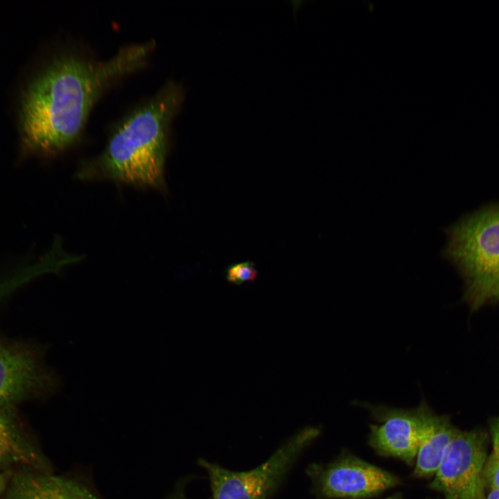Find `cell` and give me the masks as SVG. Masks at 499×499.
<instances>
[{"instance_id":"obj_1","label":"cell","mask_w":499,"mask_h":499,"mask_svg":"<svg viewBox=\"0 0 499 499\" xmlns=\"http://www.w3.org/2000/svg\"><path fill=\"white\" fill-rule=\"evenodd\" d=\"M153 48L152 42L132 44L105 60L73 50L55 56L23 94L19 124L24 145L33 152L55 155L75 144L101 94L143 67Z\"/></svg>"},{"instance_id":"obj_2","label":"cell","mask_w":499,"mask_h":499,"mask_svg":"<svg viewBox=\"0 0 499 499\" xmlns=\"http://www.w3.org/2000/svg\"><path fill=\"white\" fill-rule=\"evenodd\" d=\"M182 100L181 87L166 83L124 118L101 154L81 164L78 179L164 189L168 132Z\"/></svg>"},{"instance_id":"obj_3","label":"cell","mask_w":499,"mask_h":499,"mask_svg":"<svg viewBox=\"0 0 499 499\" xmlns=\"http://www.w3.org/2000/svg\"><path fill=\"white\" fill-rule=\"evenodd\" d=\"M446 234L444 254L464 279L470 309L499 303V204L464 217Z\"/></svg>"},{"instance_id":"obj_4","label":"cell","mask_w":499,"mask_h":499,"mask_svg":"<svg viewBox=\"0 0 499 499\" xmlns=\"http://www.w3.org/2000/svg\"><path fill=\"white\" fill-rule=\"evenodd\" d=\"M319 434L307 427L290 438L266 462L254 469L235 472L200 459L208 473L212 499H268L279 488L300 453Z\"/></svg>"},{"instance_id":"obj_5","label":"cell","mask_w":499,"mask_h":499,"mask_svg":"<svg viewBox=\"0 0 499 499\" xmlns=\"http://www.w3.org/2000/svg\"><path fill=\"white\" fill-rule=\"evenodd\" d=\"M488 437L481 430H459L428 487L445 499H486L482 473Z\"/></svg>"},{"instance_id":"obj_6","label":"cell","mask_w":499,"mask_h":499,"mask_svg":"<svg viewBox=\"0 0 499 499\" xmlns=\"http://www.w3.org/2000/svg\"><path fill=\"white\" fill-rule=\"evenodd\" d=\"M306 473L318 499H365L400 483L397 476L351 453L327 464H313Z\"/></svg>"},{"instance_id":"obj_7","label":"cell","mask_w":499,"mask_h":499,"mask_svg":"<svg viewBox=\"0 0 499 499\" xmlns=\"http://www.w3.org/2000/svg\"><path fill=\"white\" fill-rule=\"evenodd\" d=\"M379 424L369 426L368 442L379 455L415 463L419 447L420 418L416 408L405 410L362 404Z\"/></svg>"},{"instance_id":"obj_8","label":"cell","mask_w":499,"mask_h":499,"mask_svg":"<svg viewBox=\"0 0 499 499\" xmlns=\"http://www.w3.org/2000/svg\"><path fill=\"white\" fill-rule=\"evenodd\" d=\"M57 378L26 350L0 344V408L51 391Z\"/></svg>"},{"instance_id":"obj_9","label":"cell","mask_w":499,"mask_h":499,"mask_svg":"<svg viewBox=\"0 0 499 499\" xmlns=\"http://www.w3.org/2000/svg\"><path fill=\"white\" fill-rule=\"evenodd\" d=\"M420 418L419 447L412 475L434 476L457 431L447 415H437L424 400L417 407Z\"/></svg>"},{"instance_id":"obj_10","label":"cell","mask_w":499,"mask_h":499,"mask_svg":"<svg viewBox=\"0 0 499 499\" xmlns=\"http://www.w3.org/2000/svg\"><path fill=\"white\" fill-rule=\"evenodd\" d=\"M2 499H99L82 484L28 469L10 480Z\"/></svg>"},{"instance_id":"obj_11","label":"cell","mask_w":499,"mask_h":499,"mask_svg":"<svg viewBox=\"0 0 499 499\" xmlns=\"http://www.w3.org/2000/svg\"><path fill=\"white\" fill-rule=\"evenodd\" d=\"M21 464L49 473V464L19 426L12 407L0 408V469Z\"/></svg>"},{"instance_id":"obj_12","label":"cell","mask_w":499,"mask_h":499,"mask_svg":"<svg viewBox=\"0 0 499 499\" xmlns=\"http://www.w3.org/2000/svg\"><path fill=\"white\" fill-rule=\"evenodd\" d=\"M483 482L486 492L499 489V448L493 446L483 469Z\"/></svg>"},{"instance_id":"obj_13","label":"cell","mask_w":499,"mask_h":499,"mask_svg":"<svg viewBox=\"0 0 499 499\" xmlns=\"http://www.w3.org/2000/svg\"><path fill=\"white\" fill-rule=\"evenodd\" d=\"M226 272L229 282L240 285L245 281H253L257 276L258 270L253 263L247 261L231 265Z\"/></svg>"},{"instance_id":"obj_14","label":"cell","mask_w":499,"mask_h":499,"mask_svg":"<svg viewBox=\"0 0 499 499\" xmlns=\"http://www.w3.org/2000/svg\"><path fill=\"white\" fill-rule=\"evenodd\" d=\"M490 432L493 446L499 448V417L494 418L491 421Z\"/></svg>"},{"instance_id":"obj_15","label":"cell","mask_w":499,"mask_h":499,"mask_svg":"<svg viewBox=\"0 0 499 499\" xmlns=\"http://www.w3.org/2000/svg\"><path fill=\"white\" fill-rule=\"evenodd\" d=\"M12 478V473L9 471L0 473V499H2Z\"/></svg>"},{"instance_id":"obj_16","label":"cell","mask_w":499,"mask_h":499,"mask_svg":"<svg viewBox=\"0 0 499 499\" xmlns=\"http://www.w3.org/2000/svg\"><path fill=\"white\" fill-rule=\"evenodd\" d=\"M169 499H187L183 492L182 488L175 492Z\"/></svg>"},{"instance_id":"obj_17","label":"cell","mask_w":499,"mask_h":499,"mask_svg":"<svg viewBox=\"0 0 499 499\" xmlns=\"http://www.w3.org/2000/svg\"><path fill=\"white\" fill-rule=\"evenodd\" d=\"M486 499H499V489L489 491Z\"/></svg>"},{"instance_id":"obj_18","label":"cell","mask_w":499,"mask_h":499,"mask_svg":"<svg viewBox=\"0 0 499 499\" xmlns=\"http://www.w3.org/2000/svg\"><path fill=\"white\" fill-rule=\"evenodd\" d=\"M385 499H403V498L400 494L397 493Z\"/></svg>"},{"instance_id":"obj_19","label":"cell","mask_w":499,"mask_h":499,"mask_svg":"<svg viewBox=\"0 0 499 499\" xmlns=\"http://www.w3.org/2000/svg\"><path fill=\"white\" fill-rule=\"evenodd\" d=\"M429 499H431V498H429Z\"/></svg>"}]
</instances>
